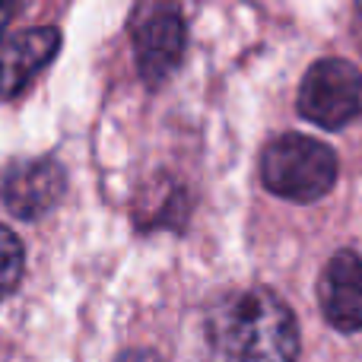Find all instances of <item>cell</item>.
Here are the masks:
<instances>
[{"label": "cell", "mask_w": 362, "mask_h": 362, "mask_svg": "<svg viewBox=\"0 0 362 362\" xmlns=\"http://www.w3.org/2000/svg\"><path fill=\"white\" fill-rule=\"evenodd\" d=\"M204 356L206 362H296V315L270 289L226 293L206 312Z\"/></svg>", "instance_id": "cell-1"}, {"label": "cell", "mask_w": 362, "mask_h": 362, "mask_svg": "<svg viewBox=\"0 0 362 362\" xmlns=\"http://www.w3.org/2000/svg\"><path fill=\"white\" fill-rule=\"evenodd\" d=\"M261 181L283 200L315 204L337 181V153L305 134H280L264 146Z\"/></svg>", "instance_id": "cell-2"}, {"label": "cell", "mask_w": 362, "mask_h": 362, "mask_svg": "<svg viewBox=\"0 0 362 362\" xmlns=\"http://www.w3.org/2000/svg\"><path fill=\"white\" fill-rule=\"evenodd\" d=\"M362 112V74L344 57H325L308 67L299 86V115L325 131H340Z\"/></svg>", "instance_id": "cell-3"}, {"label": "cell", "mask_w": 362, "mask_h": 362, "mask_svg": "<svg viewBox=\"0 0 362 362\" xmlns=\"http://www.w3.org/2000/svg\"><path fill=\"white\" fill-rule=\"evenodd\" d=\"M187 48V29L178 4L172 0H153L134 19V54L137 70L150 89L163 86L178 70Z\"/></svg>", "instance_id": "cell-4"}, {"label": "cell", "mask_w": 362, "mask_h": 362, "mask_svg": "<svg viewBox=\"0 0 362 362\" xmlns=\"http://www.w3.org/2000/svg\"><path fill=\"white\" fill-rule=\"evenodd\" d=\"M67 175L54 159H19L0 178V200L19 219H38L64 197Z\"/></svg>", "instance_id": "cell-5"}, {"label": "cell", "mask_w": 362, "mask_h": 362, "mask_svg": "<svg viewBox=\"0 0 362 362\" xmlns=\"http://www.w3.org/2000/svg\"><path fill=\"white\" fill-rule=\"evenodd\" d=\"M61 32L54 25L0 32V99H16L57 57Z\"/></svg>", "instance_id": "cell-6"}, {"label": "cell", "mask_w": 362, "mask_h": 362, "mask_svg": "<svg viewBox=\"0 0 362 362\" xmlns=\"http://www.w3.org/2000/svg\"><path fill=\"white\" fill-rule=\"evenodd\" d=\"M318 302L331 327L344 334L362 331V255L337 251L318 280Z\"/></svg>", "instance_id": "cell-7"}, {"label": "cell", "mask_w": 362, "mask_h": 362, "mask_svg": "<svg viewBox=\"0 0 362 362\" xmlns=\"http://www.w3.org/2000/svg\"><path fill=\"white\" fill-rule=\"evenodd\" d=\"M23 264H25V255H23V242L16 238V232L0 226V299L13 293L23 280Z\"/></svg>", "instance_id": "cell-8"}, {"label": "cell", "mask_w": 362, "mask_h": 362, "mask_svg": "<svg viewBox=\"0 0 362 362\" xmlns=\"http://www.w3.org/2000/svg\"><path fill=\"white\" fill-rule=\"evenodd\" d=\"M115 362H163V359L153 350H124Z\"/></svg>", "instance_id": "cell-9"}, {"label": "cell", "mask_w": 362, "mask_h": 362, "mask_svg": "<svg viewBox=\"0 0 362 362\" xmlns=\"http://www.w3.org/2000/svg\"><path fill=\"white\" fill-rule=\"evenodd\" d=\"M16 10H19V0H0V32H4V25L10 23Z\"/></svg>", "instance_id": "cell-10"}]
</instances>
